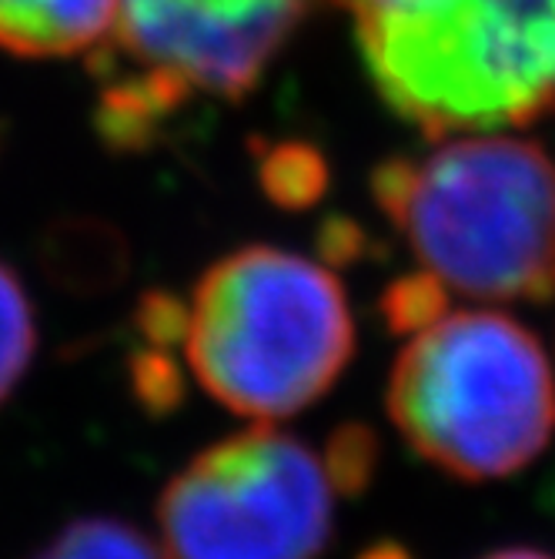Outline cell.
Returning <instances> with one entry per match:
<instances>
[{"label": "cell", "instance_id": "obj_11", "mask_svg": "<svg viewBox=\"0 0 555 559\" xmlns=\"http://www.w3.org/2000/svg\"><path fill=\"white\" fill-rule=\"evenodd\" d=\"M328 469L341 492H359L372 483L378 463V442L365 426H341L328 442Z\"/></svg>", "mask_w": 555, "mask_h": 559}, {"label": "cell", "instance_id": "obj_2", "mask_svg": "<svg viewBox=\"0 0 555 559\" xmlns=\"http://www.w3.org/2000/svg\"><path fill=\"white\" fill-rule=\"evenodd\" d=\"M372 198L435 282L482 301L555 295V165L532 141L451 134L388 158Z\"/></svg>", "mask_w": 555, "mask_h": 559}, {"label": "cell", "instance_id": "obj_7", "mask_svg": "<svg viewBox=\"0 0 555 559\" xmlns=\"http://www.w3.org/2000/svg\"><path fill=\"white\" fill-rule=\"evenodd\" d=\"M114 17L118 0H0V50L14 58L94 55Z\"/></svg>", "mask_w": 555, "mask_h": 559}, {"label": "cell", "instance_id": "obj_10", "mask_svg": "<svg viewBox=\"0 0 555 559\" xmlns=\"http://www.w3.org/2000/svg\"><path fill=\"white\" fill-rule=\"evenodd\" d=\"M382 312L395 332H419L445 312V285L429 272L398 278L382 295Z\"/></svg>", "mask_w": 555, "mask_h": 559}, {"label": "cell", "instance_id": "obj_3", "mask_svg": "<svg viewBox=\"0 0 555 559\" xmlns=\"http://www.w3.org/2000/svg\"><path fill=\"white\" fill-rule=\"evenodd\" d=\"M181 348L215 402L275 423L338 382L355 355V319L335 272L285 248L244 245L194 282Z\"/></svg>", "mask_w": 555, "mask_h": 559}, {"label": "cell", "instance_id": "obj_12", "mask_svg": "<svg viewBox=\"0 0 555 559\" xmlns=\"http://www.w3.org/2000/svg\"><path fill=\"white\" fill-rule=\"evenodd\" d=\"M482 559H555V556L542 549H529V546H512V549H495Z\"/></svg>", "mask_w": 555, "mask_h": 559}, {"label": "cell", "instance_id": "obj_14", "mask_svg": "<svg viewBox=\"0 0 555 559\" xmlns=\"http://www.w3.org/2000/svg\"><path fill=\"white\" fill-rule=\"evenodd\" d=\"M545 502H548V510H552V516H555V473H552V479H548V489H545Z\"/></svg>", "mask_w": 555, "mask_h": 559}, {"label": "cell", "instance_id": "obj_6", "mask_svg": "<svg viewBox=\"0 0 555 559\" xmlns=\"http://www.w3.org/2000/svg\"><path fill=\"white\" fill-rule=\"evenodd\" d=\"M338 496L325 455L268 423L251 426L168 479L161 549L168 559H318Z\"/></svg>", "mask_w": 555, "mask_h": 559}, {"label": "cell", "instance_id": "obj_8", "mask_svg": "<svg viewBox=\"0 0 555 559\" xmlns=\"http://www.w3.org/2000/svg\"><path fill=\"white\" fill-rule=\"evenodd\" d=\"M31 559H168L165 549L134 523L114 516H81Z\"/></svg>", "mask_w": 555, "mask_h": 559}, {"label": "cell", "instance_id": "obj_4", "mask_svg": "<svg viewBox=\"0 0 555 559\" xmlns=\"http://www.w3.org/2000/svg\"><path fill=\"white\" fill-rule=\"evenodd\" d=\"M385 405L412 452L462 483L532 466L555 432V379L542 342L488 309L442 312L412 332Z\"/></svg>", "mask_w": 555, "mask_h": 559}, {"label": "cell", "instance_id": "obj_9", "mask_svg": "<svg viewBox=\"0 0 555 559\" xmlns=\"http://www.w3.org/2000/svg\"><path fill=\"white\" fill-rule=\"evenodd\" d=\"M37 352V319L17 272L0 262V405L24 382Z\"/></svg>", "mask_w": 555, "mask_h": 559}, {"label": "cell", "instance_id": "obj_5", "mask_svg": "<svg viewBox=\"0 0 555 559\" xmlns=\"http://www.w3.org/2000/svg\"><path fill=\"white\" fill-rule=\"evenodd\" d=\"M312 0H118L94 50L97 131L141 151L197 100H238L281 55Z\"/></svg>", "mask_w": 555, "mask_h": 559}, {"label": "cell", "instance_id": "obj_13", "mask_svg": "<svg viewBox=\"0 0 555 559\" xmlns=\"http://www.w3.org/2000/svg\"><path fill=\"white\" fill-rule=\"evenodd\" d=\"M362 559H409V556L401 552L398 546H375V549H369Z\"/></svg>", "mask_w": 555, "mask_h": 559}, {"label": "cell", "instance_id": "obj_1", "mask_svg": "<svg viewBox=\"0 0 555 559\" xmlns=\"http://www.w3.org/2000/svg\"><path fill=\"white\" fill-rule=\"evenodd\" d=\"M385 105L425 138L555 111V0H335Z\"/></svg>", "mask_w": 555, "mask_h": 559}]
</instances>
